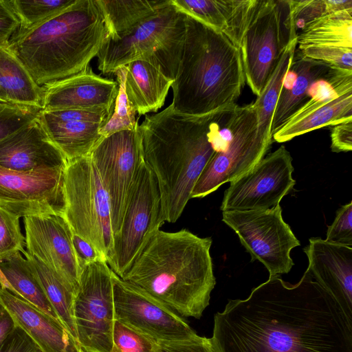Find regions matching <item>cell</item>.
I'll return each mask as SVG.
<instances>
[{
    "label": "cell",
    "instance_id": "4dcf8cb0",
    "mask_svg": "<svg viewBox=\"0 0 352 352\" xmlns=\"http://www.w3.org/2000/svg\"><path fill=\"white\" fill-rule=\"evenodd\" d=\"M23 254L32 274L52 306L59 320L77 340L74 318V302L76 293L55 273L38 259L30 254L27 250L23 252Z\"/></svg>",
    "mask_w": 352,
    "mask_h": 352
},
{
    "label": "cell",
    "instance_id": "603a6c76",
    "mask_svg": "<svg viewBox=\"0 0 352 352\" xmlns=\"http://www.w3.org/2000/svg\"><path fill=\"white\" fill-rule=\"evenodd\" d=\"M177 10L223 33L239 48L260 0H170Z\"/></svg>",
    "mask_w": 352,
    "mask_h": 352
},
{
    "label": "cell",
    "instance_id": "8992f818",
    "mask_svg": "<svg viewBox=\"0 0 352 352\" xmlns=\"http://www.w3.org/2000/svg\"><path fill=\"white\" fill-rule=\"evenodd\" d=\"M186 16L169 3L128 34L109 37L97 54L103 74H115L120 67L144 58L157 60L163 73L175 80L182 57Z\"/></svg>",
    "mask_w": 352,
    "mask_h": 352
},
{
    "label": "cell",
    "instance_id": "44dd1931",
    "mask_svg": "<svg viewBox=\"0 0 352 352\" xmlns=\"http://www.w3.org/2000/svg\"><path fill=\"white\" fill-rule=\"evenodd\" d=\"M67 160L48 137L39 116L0 141V166L16 171L66 166Z\"/></svg>",
    "mask_w": 352,
    "mask_h": 352
},
{
    "label": "cell",
    "instance_id": "30bf717a",
    "mask_svg": "<svg viewBox=\"0 0 352 352\" xmlns=\"http://www.w3.org/2000/svg\"><path fill=\"white\" fill-rule=\"evenodd\" d=\"M164 222L156 178L144 162L132 186L120 229L113 236L109 265L111 270L122 278Z\"/></svg>",
    "mask_w": 352,
    "mask_h": 352
},
{
    "label": "cell",
    "instance_id": "e0dca14e",
    "mask_svg": "<svg viewBox=\"0 0 352 352\" xmlns=\"http://www.w3.org/2000/svg\"><path fill=\"white\" fill-rule=\"evenodd\" d=\"M27 252L45 264L76 294L79 269L72 243L73 232L62 215L24 217Z\"/></svg>",
    "mask_w": 352,
    "mask_h": 352
},
{
    "label": "cell",
    "instance_id": "836d02e7",
    "mask_svg": "<svg viewBox=\"0 0 352 352\" xmlns=\"http://www.w3.org/2000/svg\"><path fill=\"white\" fill-rule=\"evenodd\" d=\"M126 73V66L119 68L115 73L117 76L118 93L111 118L100 129V133L102 137L118 131L131 130L139 125L138 118L135 117L136 112L131 107L126 95L124 87Z\"/></svg>",
    "mask_w": 352,
    "mask_h": 352
},
{
    "label": "cell",
    "instance_id": "4fadbf2b",
    "mask_svg": "<svg viewBox=\"0 0 352 352\" xmlns=\"http://www.w3.org/2000/svg\"><path fill=\"white\" fill-rule=\"evenodd\" d=\"M271 144L259 134L252 105H237L232 137L225 150L214 153L197 180L190 199L204 197L250 170L264 157Z\"/></svg>",
    "mask_w": 352,
    "mask_h": 352
},
{
    "label": "cell",
    "instance_id": "6da1fadb",
    "mask_svg": "<svg viewBox=\"0 0 352 352\" xmlns=\"http://www.w3.org/2000/svg\"><path fill=\"white\" fill-rule=\"evenodd\" d=\"M210 339L217 352H352V320L306 270L296 284L270 276L228 300Z\"/></svg>",
    "mask_w": 352,
    "mask_h": 352
},
{
    "label": "cell",
    "instance_id": "d6986e66",
    "mask_svg": "<svg viewBox=\"0 0 352 352\" xmlns=\"http://www.w3.org/2000/svg\"><path fill=\"white\" fill-rule=\"evenodd\" d=\"M304 248L307 271L352 320V247L311 238Z\"/></svg>",
    "mask_w": 352,
    "mask_h": 352
},
{
    "label": "cell",
    "instance_id": "cb8c5ba5",
    "mask_svg": "<svg viewBox=\"0 0 352 352\" xmlns=\"http://www.w3.org/2000/svg\"><path fill=\"white\" fill-rule=\"evenodd\" d=\"M325 63L303 56L300 51L294 56L283 79L271 124L272 135L309 99V89L315 80L325 78L330 69Z\"/></svg>",
    "mask_w": 352,
    "mask_h": 352
},
{
    "label": "cell",
    "instance_id": "8fae6325",
    "mask_svg": "<svg viewBox=\"0 0 352 352\" xmlns=\"http://www.w3.org/2000/svg\"><path fill=\"white\" fill-rule=\"evenodd\" d=\"M222 221L238 235L252 261L262 263L270 276L291 270L290 252L300 242L284 221L280 204L264 210L224 211Z\"/></svg>",
    "mask_w": 352,
    "mask_h": 352
},
{
    "label": "cell",
    "instance_id": "d6a6232c",
    "mask_svg": "<svg viewBox=\"0 0 352 352\" xmlns=\"http://www.w3.org/2000/svg\"><path fill=\"white\" fill-rule=\"evenodd\" d=\"M76 1L9 0V3L20 21L17 31H25L66 9Z\"/></svg>",
    "mask_w": 352,
    "mask_h": 352
},
{
    "label": "cell",
    "instance_id": "52a82bcc",
    "mask_svg": "<svg viewBox=\"0 0 352 352\" xmlns=\"http://www.w3.org/2000/svg\"><path fill=\"white\" fill-rule=\"evenodd\" d=\"M63 217L72 232L92 244L108 265L113 234L108 195L89 156L67 162Z\"/></svg>",
    "mask_w": 352,
    "mask_h": 352
},
{
    "label": "cell",
    "instance_id": "9a60e30c",
    "mask_svg": "<svg viewBox=\"0 0 352 352\" xmlns=\"http://www.w3.org/2000/svg\"><path fill=\"white\" fill-rule=\"evenodd\" d=\"M112 280L115 320L160 343L180 342L197 335L183 317L146 291L114 272Z\"/></svg>",
    "mask_w": 352,
    "mask_h": 352
},
{
    "label": "cell",
    "instance_id": "ffe728a7",
    "mask_svg": "<svg viewBox=\"0 0 352 352\" xmlns=\"http://www.w3.org/2000/svg\"><path fill=\"white\" fill-rule=\"evenodd\" d=\"M118 93L116 81L97 75L89 65L83 72L45 88L42 109L110 111Z\"/></svg>",
    "mask_w": 352,
    "mask_h": 352
},
{
    "label": "cell",
    "instance_id": "5b68a950",
    "mask_svg": "<svg viewBox=\"0 0 352 352\" xmlns=\"http://www.w3.org/2000/svg\"><path fill=\"white\" fill-rule=\"evenodd\" d=\"M245 80L239 48L223 33L186 16L182 57L171 85L173 109L201 116L235 104Z\"/></svg>",
    "mask_w": 352,
    "mask_h": 352
},
{
    "label": "cell",
    "instance_id": "f35d334b",
    "mask_svg": "<svg viewBox=\"0 0 352 352\" xmlns=\"http://www.w3.org/2000/svg\"><path fill=\"white\" fill-rule=\"evenodd\" d=\"M326 241L352 247V202L342 206L336 212L333 223L328 227Z\"/></svg>",
    "mask_w": 352,
    "mask_h": 352
},
{
    "label": "cell",
    "instance_id": "5bb4252c",
    "mask_svg": "<svg viewBox=\"0 0 352 352\" xmlns=\"http://www.w3.org/2000/svg\"><path fill=\"white\" fill-rule=\"evenodd\" d=\"M293 172L292 157L280 146L230 182L224 192L221 211L264 210L279 205L296 184Z\"/></svg>",
    "mask_w": 352,
    "mask_h": 352
},
{
    "label": "cell",
    "instance_id": "2e32d148",
    "mask_svg": "<svg viewBox=\"0 0 352 352\" xmlns=\"http://www.w3.org/2000/svg\"><path fill=\"white\" fill-rule=\"evenodd\" d=\"M66 166L29 171L0 166V208L19 217L63 216Z\"/></svg>",
    "mask_w": 352,
    "mask_h": 352
},
{
    "label": "cell",
    "instance_id": "3957f363",
    "mask_svg": "<svg viewBox=\"0 0 352 352\" xmlns=\"http://www.w3.org/2000/svg\"><path fill=\"white\" fill-rule=\"evenodd\" d=\"M212 114L182 113L170 104L139 125L143 160L156 178L165 221L180 217L214 153L209 137Z\"/></svg>",
    "mask_w": 352,
    "mask_h": 352
},
{
    "label": "cell",
    "instance_id": "7c38bea8",
    "mask_svg": "<svg viewBox=\"0 0 352 352\" xmlns=\"http://www.w3.org/2000/svg\"><path fill=\"white\" fill-rule=\"evenodd\" d=\"M139 125L102 137L89 155L109 199L113 236L120 229L132 186L144 162Z\"/></svg>",
    "mask_w": 352,
    "mask_h": 352
},
{
    "label": "cell",
    "instance_id": "ba28073f",
    "mask_svg": "<svg viewBox=\"0 0 352 352\" xmlns=\"http://www.w3.org/2000/svg\"><path fill=\"white\" fill-rule=\"evenodd\" d=\"M297 34L291 0H261L239 45L245 79L256 96Z\"/></svg>",
    "mask_w": 352,
    "mask_h": 352
},
{
    "label": "cell",
    "instance_id": "ac0fdd59",
    "mask_svg": "<svg viewBox=\"0 0 352 352\" xmlns=\"http://www.w3.org/2000/svg\"><path fill=\"white\" fill-rule=\"evenodd\" d=\"M113 111L42 109L39 119L51 141L68 162L89 155L102 138L101 126L109 120Z\"/></svg>",
    "mask_w": 352,
    "mask_h": 352
},
{
    "label": "cell",
    "instance_id": "83f0119b",
    "mask_svg": "<svg viewBox=\"0 0 352 352\" xmlns=\"http://www.w3.org/2000/svg\"><path fill=\"white\" fill-rule=\"evenodd\" d=\"M107 23L109 36L115 40L132 32L166 6L170 0H98Z\"/></svg>",
    "mask_w": 352,
    "mask_h": 352
},
{
    "label": "cell",
    "instance_id": "d590c367",
    "mask_svg": "<svg viewBox=\"0 0 352 352\" xmlns=\"http://www.w3.org/2000/svg\"><path fill=\"white\" fill-rule=\"evenodd\" d=\"M42 107L0 103V141L37 118Z\"/></svg>",
    "mask_w": 352,
    "mask_h": 352
},
{
    "label": "cell",
    "instance_id": "f1b7e54d",
    "mask_svg": "<svg viewBox=\"0 0 352 352\" xmlns=\"http://www.w3.org/2000/svg\"><path fill=\"white\" fill-rule=\"evenodd\" d=\"M0 89L10 103L42 107L45 89L7 47H0Z\"/></svg>",
    "mask_w": 352,
    "mask_h": 352
},
{
    "label": "cell",
    "instance_id": "4316f807",
    "mask_svg": "<svg viewBox=\"0 0 352 352\" xmlns=\"http://www.w3.org/2000/svg\"><path fill=\"white\" fill-rule=\"evenodd\" d=\"M0 287L59 320L32 274L28 261L19 252L0 259Z\"/></svg>",
    "mask_w": 352,
    "mask_h": 352
},
{
    "label": "cell",
    "instance_id": "60d3db41",
    "mask_svg": "<svg viewBox=\"0 0 352 352\" xmlns=\"http://www.w3.org/2000/svg\"><path fill=\"white\" fill-rule=\"evenodd\" d=\"M157 352H217L210 338L198 335L180 342H161Z\"/></svg>",
    "mask_w": 352,
    "mask_h": 352
},
{
    "label": "cell",
    "instance_id": "e575fe53",
    "mask_svg": "<svg viewBox=\"0 0 352 352\" xmlns=\"http://www.w3.org/2000/svg\"><path fill=\"white\" fill-rule=\"evenodd\" d=\"M160 342L149 336L115 320L111 352H157Z\"/></svg>",
    "mask_w": 352,
    "mask_h": 352
},
{
    "label": "cell",
    "instance_id": "ab89813d",
    "mask_svg": "<svg viewBox=\"0 0 352 352\" xmlns=\"http://www.w3.org/2000/svg\"><path fill=\"white\" fill-rule=\"evenodd\" d=\"M291 4L296 31L312 20L331 13L327 0H291Z\"/></svg>",
    "mask_w": 352,
    "mask_h": 352
},
{
    "label": "cell",
    "instance_id": "f546056e",
    "mask_svg": "<svg viewBox=\"0 0 352 352\" xmlns=\"http://www.w3.org/2000/svg\"><path fill=\"white\" fill-rule=\"evenodd\" d=\"M299 48L328 45L352 48V8L316 18L297 34Z\"/></svg>",
    "mask_w": 352,
    "mask_h": 352
},
{
    "label": "cell",
    "instance_id": "bcb514c9",
    "mask_svg": "<svg viewBox=\"0 0 352 352\" xmlns=\"http://www.w3.org/2000/svg\"><path fill=\"white\" fill-rule=\"evenodd\" d=\"M16 324L9 311L0 305V346L13 333Z\"/></svg>",
    "mask_w": 352,
    "mask_h": 352
},
{
    "label": "cell",
    "instance_id": "ee69618b",
    "mask_svg": "<svg viewBox=\"0 0 352 352\" xmlns=\"http://www.w3.org/2000/svg\"><path fill=\"white\" fill-rule=\"evenodd\" d=\"M72 243L80 272L87 265L96 261L99 259L105 261L92 244L74 232L72 234Z\"/></svg>",
    "mask_w": 352,
    "mask_h": 352
},
{
    "label": "cell",
    "instance_id": "1f68e13d",
    "mask_svg": "<svg viewBox=\"0 0 352 352\" xmlns=\"http://www.w3.org/2000/svg\"><path fill=\"white\" fill-rule=\"evenodd\" d=\"M297 40L294 39L284 50L279 61L260 96L252 104L257 119L261 138L272 143L271 124L283 79L293 61L296 50Z\"/></svg>",
    "mask_w": 352,
    "mask_h": 352
},
{
    "label": "cell",
    "instance_id": "c3c4849f",
    "mask_svg": "<svg viewBox=\"0 0 352 352\" xmlns=\"http://www.w3.org/2000/svg\"><path fill=\"white\" fill-rule=\"evenodd\" d=\"M85 352V351H84Z\"/></svg>",
    "mask_w": 352,
    "mask_h": 352
},
{
    "label": "cell",
    "instance_id": "8d00e7d4",
    "mask_svg": "<svg viewBox=\"0 0 352 352\" xmlns=\"http://www.w3.org/2000/svg\"><path fill=\"white\" fill-rule=\"evenodd\" d=\"M25 246L19 217L0 208V259L17 252L23 254Z\"/></svg>",
    "mask_w": 352,
    "mask_h": 352
},
{
    "label": "cell",
    "instance_id": "b9f144b4",
    "mask_svg": "<svg viewBox=\"0 0 352 352\" xmlns=\"http://www.w3.org/2000/svg\"><path fill=\"white\" fill-rule=\"evenodd\" d=\"M19 27L20 21L9 0H0V47H8Z\"/></svg>",
    "mask_w": 352,
    "mask_h": 352
},
{
    "label": "cell",
    "instance_id": "484cf974",
    "mask_svg": "<svg viewBox=\"0 0 352 352\" xmlns=\"http://www.w3.org/2000/svg\"><path fill=\"white\" fill-rule=\"evenodd\" d=\"M349 120H352V90L340 94L296 120L286 122L272 135V139L279 143L287 142L314 130Z\"/></svg>",
    "mask_w": 352,
    "mask_h": 352
},
{
    "label": "cell",
    "instance_id": "7bdbcfd3",
    "mask_svg": "<svg viewBox=\"0 0 352 352\" xmlns=\"http://www.w3.org/2000/svg\"><path fill=\"white\" fill-rule=\"evenodd\" d=\"M0 352H42L32 338L18 325L0 346Z\"/></svg>",
    "mask_w": 352,
    "mask_h": 352
},
{
    "label": "cell",
    "instance_id": "74e56055",
    "mask_svg": "<svg viewBox=\"0 0 352 352\" xmlns=\"http://www.w3.org/2000/svg\"><path fill=\"white\" fill-rule=\"evenodd\" d=\"M298 49L301 54L306 58L325 63L331 67L352 70V48L308 45Z\"/></svg>",
    "mask_w": 352,
    "mask_h": 352
},
{
    "label": "cell",
    "instance_id": "7a4b0ae2",
    "mask_svg": "<svg viewBox=\"0 0 352 352\" xmlns=\"http://www.w3.org/2000/svg\"><path fill=\"white\" fill-rule=\"evenodd\" d=\"M212 239L187 229L157 230L121 278L166 304L182 317L199 319L216 281Z\"/></svg>",
    "mask_w": 352,
    "mask_h": 352
},
{
    "label": "cell",
    "instance_id": "d4e9b609",
    "mask_svg": "<svg viewBox=\"0 0 352 352\" xmlns=\"http://www.w3.org/2000/svg\"><path fill=\"white\" fill-rule=\"evenodd\" d=\"M126 68L124 87L131 107L140 116L157 112L164 104L174 80L151 57L133 60Z\"/></svg>",
    "mask_w": 352,
    "mask_h": 352
},
{
    "label": "cell",
    "instance_id": "9c48e42d",
    "mask_svg": "<svg viewBox=\"0 0 352 352\" xmlns=\"http://www.w3.org/2000/svg\"><path fill=\"white\" fill-rule=\"evenodd\" d=\"M113 271L99 259L81 272L74 302L77 341L85 352H111L115 321Z\"/></svg>",
    "mask_w": 352,
    "mask_h": 352
},
{
    "label": "cell",
    "instance_id": "f6af8a7d",
    "mask_svg": "<svg viewBox=\"0 0 352 352\" xmlns=\"http://www.w3.org/2000/svg\"><path fill=\"white\" fill-rule=\"evenodd\" d=\"M331 149L333 152H348L352 150V120L332 126Z\"/></svg>",
    "mask_w": 352,
    "mask_h": 352
},
{
    "label": "cell",
    "instance_id": "681fc988",
    "mask_svg": "<svg viewBox=\"0 0 352 352\" xmlns=\"http://www.w3.org/2000/svg\"><path fill=\"white\" fill-rule=\"evenodd\" d=\"M84 352V351H83Z\"/></svg>",
    "mask_w": 352,
    "mask_h": 352
},
{
    "label": "cell",
    "instance_id": "277c9868",
    "mask_svg": "<svg viewBox=\"0 0 352 352\" xmlns=\"http://www.w3.org/2000/svg\"><path fill=\"white\" fill-rule=\"evenodd\" d=\"M109 36L98 0H76L31 29L17 31L7 47L45 89L83 72Z\"/></svg>",
    "mask_w": 352,
    "mask_h": 352
},
{
    "label": "cell",
    "instance_id": "7dc6e473",
    "mask_svg": "<svg viewBox=\"0 0 352 352\" xmlns=\"http://www.w3.org/2000/svg\"><path fill=\"white\" fill-rule=\"evenodd\" d=\"M6 97L2 90L0 89V103H8Z\"/></svg>",
    "mask_w": 352,
    "mask_h": 352
},
{
    "label": "cell",
    "instance_id": "7402d4cb",
    "mask_svg": "<svg viewBox=\"0 0 352 352\" xmlns=\"http://www.w3.org/2000/svg\"><path fill=\"white\" fill-rule=\"evenodd\" d=\"M0 305L42 352H83L59 320L1 287Z\"/></svg>",
    "mask_w": 352,
    "mask_h": 352
}]
</instances>
